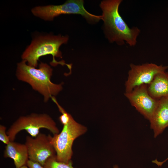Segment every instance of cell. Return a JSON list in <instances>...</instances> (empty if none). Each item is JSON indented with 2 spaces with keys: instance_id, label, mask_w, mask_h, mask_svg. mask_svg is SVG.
<instances>
[{
  "instance_id": "obj_3",
  "label": "cell",
  "mask_w": 168,
  "mask_h": 168,
  "mask_svg": "<svg viewBox=\"0 0 168 168\" xmlns=\"http://www.w3.org/2000/svg\"><path fill=\"white\" fill-rule=\"evenodd\" d=\"M68 39L67 35H54L51 34L36 36L22 53V60L25 61L29 65L37 68L40 57L50 54L53 57V60L50 62L51 65L53 66L58 64L63 66L65 65L71 72V64L66 63L63 60L58 62L55 59V57H61L59 48L63 44H66Z\"/></svg>"
},
{
  "instance_id": "obj_2",
  "label": "cell",
  "mask_w": 168,
  "mask_h": 168,
  "mask_svg": "<svg viewBox=\"0 0 168 168\" xmlns=\"http://www.w3.org/2000/svg\"><path fill=\"white\" fill-rule=\"evenodd\" d=\"M36 68L22 60L17 64L16 76L20 81L29 84L32 88L43 97L46 102L52 96L58 94L63 89V83L56 84L51 81L53 69L46 63L40 62Z\"/></svg>"
},
{
  "instance_id": "obj_12",
  "label": "cell",
  "mask_w": 168,
  "mask_h": 168,
  "mask_svg": "<svg viewBox=\"0 0 168 168\" xmlns=\"http://www.w3.org/2000/svg\"><path fill=\"white\" fill-rule=\"evenodd\" d=\"M147 90L150 96L156 99L168 97V72L166 71L156 75L147 85Z\"/></svg>"
},
{
  "instance_id": "obj_15",
  "label": "cell",
  "mask_w": 168,
  "mask_h": 168,
  "mask_svg": "<svg viewBox=\"0 0 168 168\" xmlns=\"http://www.w3.org/2000/svg\"><path fill=\"white\" fill-rule=\"evenodd\" d=\"M29 168H44L43 166L39 163L29 160L26 165Z\"/></svg>"
},
{
  "instance_id": "obj_8",
  "label": "cell",
  "mask_w": 168,
  "mask_h": 168,
  "mask_svg": "<svg viewBox=\"0 0 168 168\" xmlns=\"http://www.w3.org/2000/svg\"><path fill=\"white\" fill-rule=\"evenodd\" d=\"M52 137L40 133L35 137H26L25 144L27 147L29 160L37 162L43 166L49 157L56 155L51 143Z\"/></svg>"
},
{
  "instance_id": "obj_14",
  "label": "cell",
  "mask_w": 168,
  "mask_h": 168,
  "mask_svg": "<svg viewBox=\"0 0 168 168\" xmlns=\"http://www.w3.org/2000/svg\"><path fill=\"white\" fill-rule=\"evenodd\" d=\"M6 127L2 125H0V140L7 145L10 142L9 138L6 132Z\"/></svg>"
},
{
  "instance_id": "obj_6",
  "label": "cell",
  "mask_w": 168,
  "mask_h": 168,
  "mask_svg": "<svg viewBox=\"0 0 168 168\" xmlns=\"http://www.w3.org/2000/svg\"><path fill=\"white\" fill-rule=\"evenodd\" d=\"M84 3L82 0H68L60 5L35 6L31 9V12L35 16L45 21H52L61 15L70 14L80 15L91 22L102 20L101 16L93 15L86 11Z\"/></svg>"
},
{
  "instance_id": "obj_16",
  "label": "cell",
  "mask_w": 168,
  "mask_h": 168,
  "mask_svg": "<svg viewBox=\"0 0 168 168\" xmlns=\"http://www.w3.org/2000/svg\"><path fill=\"white\" fill-rule=\"evenodd\" d=\"M168 160V157L164 161H162V162H159L157 161V160H155L153 161H152V162H153L154 163H155L158 165L159 166H161V165L165 161H166L167 160Z\"/></svg>"
},
{
  "instance_id": "obj_5",
  "label": "cell",
  "mask_w": 168,
  "mask_h": 168,
  "mask_svg": "<svg viewBox=\"0 0 168 168\" xmlns=\"http://www.w3.org/2000/svg\"><path fill=\"white\" fill-rule=\"evenodd\" d=\"M41 128L49 130L54 135L59 130L53 119L46 114L33 113L20 117L11 125L7 132L10 141H14L17 134L22 130H26L31 136L35 138Z\"/></svg>"
},
{
  "instance_id": "obj_7",
  "label": "cell",
  "mask_w": 168,
  "mask_h": 168,
  "mask_svg": "<svg viewBox=\"0 0 168 168\" xmlns=\"http://www.w3.org/2000/svg\"><path fill=\"white\" fill-rule=\"evenodd\" d=\"M128 79L125 83V92L131 91L140 85L149 84L157 74L166 71L168 66L158 65L153 63L142 65L131 63Z\"/></svg>"
},
{
  "instance_id": "obj_11",
  "label": "cell",
  "mask_w": 168,
  "mask_h": 168,
  "mask_svg": "<svg viewBox=\"0 0 168 168\" xmlns=\"http://www.w3.org/2000/svg\"><path fill=\"white\" fill-rule=\"evenodd\" d=\"M3 156L12 159L16 168H20L26 165L29 160L28 149L25 144L14 141H10L6 145Z\"/></svg>"
},
{
  "instance_id": "obj_1",
  "label": "cell",
  "mask_w": 168,
  "mask_h": 168,
  "mask_svg": "<svg viewBox=\"0 0 168 168\" xmlns=\"http://www.w3.org/2000/svg\"><path fill=\"white\" fill-rule=\"evenodd\" d=\"M122 2L121 0L101 2L100 7L105 35L111 43L115 42L119 45L126 43L130 46H134L140 30L136 26L130 28L120 16L119 9Z\"/></svg>"
},
{
  "instance_id": "obj_18",
  "label": "cell",
  "mask_w": 168,
  "mask_h": 168,
  "mask_svg": "<svg viewBox=\"0 0 168 168\" xmlns=\"http://www.w3.org/2000/svg\"><path fill=\"white\" fill-rule=\"evenodd\" d=\"M20 168H29L26 165H25V166H24L21 167Z\"/></svg>"
},
{
  "instance_id": "obj_9",
  "label": "cell",
  "mask_w": 168,
  "mask_h": 168,
  "mask_svg": "<svg viewBox=\"0 0 168 168\" xmlns=\"http://www.w3.org/2000/svg\"><path fill=\"white\" fill-rule=\"evenodd\" d=\"M124 94L131 105L149 120L157 104L158 100L154 99L149 94L147 85L143 84L138 86L131 91L125 92Z\"/></svg>"
},
{
  "instance_id": "obj_4",
  "label": "cell",
  "mask_w": 168,
  "mask_h": 168,
  "mask_svg": "<svg viewBox=\"0 0 168 168\" xmlns=\"http://www.w3.org/2000/svg\"><path fill=\"white\" fill-rule=\"evenodd\" d=\"M87 131L86 127L76 122L71 115L61 132L52 137L51 143L56 152L57 160L66 163L72 161L74 141Z\"/></svg>"
},
{
  "instance_id": "obj_13",
  "label": "cell",
  "mask_w": 168,
  "mask_h": 168,
  "mask_svg": "<svg viewBox=\"0 0 168 168\" xmlns=\"http://www.w3.org/2000/svg\"><path fill=\"white\" fill-rule=\"evenodd\" d=\"M43 166L44 168H76L72 166V161L68 163L58 161L56 159V155L49 158Z\"/></svg>"
},
{
  "instance_id": "obj_17",
  "label": "cell",
  "mask_w": 168,
  "mask_h": 168,
  "mask_svg": "<svg viewBox=\"0 0 168 168\" xmlns=\"http://www.w3.org/2000/svg\"><path fill=\"white\" fill-rule=\"evenodd\" d=\"M112 168H120L117 165H115Z\"/></svg>"
},
{
  "instance_id": "obj_10",
  "label": "cell",
  "mask_w": 168,
  "mask_h": 168,
  "mask_svg": "<svg viewBox=\"0 0 168 168\" xmlns=\"http://www.w3.org/2000/svg\"><path fill=\"white\" fill-rule=\"evenodd\" d=\"M149 121L154 138L162 133L168 127V97H163L158 100Z\"/></svg>"
}]
</instances>
